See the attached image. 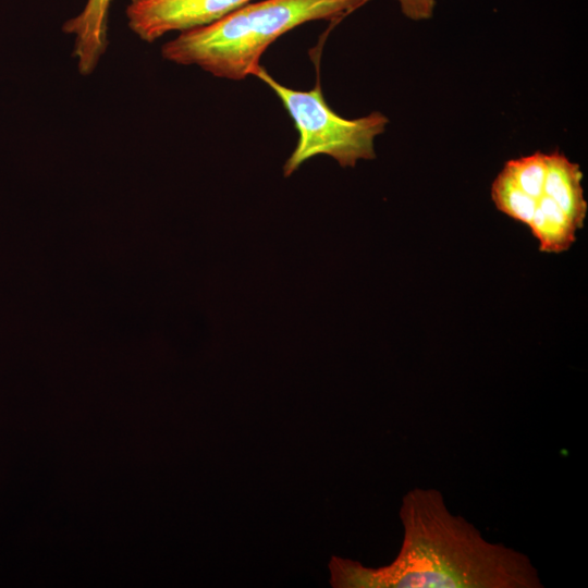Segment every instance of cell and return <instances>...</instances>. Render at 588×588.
I'll return each mask as SVG.
<instances>
[{
  "instance_id": "cell-1",
  "label": "cell",
  "mask_w": 588,
  "mask_h": 588,
  "mask_svg": "<svg viewBox=\"0 0 588 588\" xmlns=\"http://www.w3.org/2000/svg\"><path fill=\"white\" fill-rule=\"evenodd\" d=\"M403 542L395 560L372 568L333 556L335 588H542L539 572L523 552L485 539L453 514L433 488H414L402 499Z\"/></svg>"
},
{
  "instance_id": "cell-2",
  "label": "cell",
  "mask_w": 588,
  "mask_h": 588,
  "mask_svg": "<svg viewBox=\"0 0 588 588\" xmlns=\"http://www.w3.org/2000/svg\"><path fill=\"white\" fill-rule=\"evenodd\" d=\"M369 1H252L208 26L180 33L161 47V56L216 77L241 81L253 74L264 52L285 33L314 21L339 23Z\"/></svg>"
},
{
  "instance_id": "cell-3",
  "label": "cell",
  "mask_w": 588,
  "mask_h": 588,
  "mask_svg": "<svg viewBox=\"0 0 588 588\" xmlns=\"http://www.w3.org/2000/svg\"><path fill=\"white\" fill-rule=\"evenodd\" d=\"M580 167L560 151L507 161L492 183L498 210L527 225L539 250L560 254L576 241L587 213Z\"/></svg>"
},
{
  "instance_id": "cell-4",
  "label": "cell",
  "mask_w": 588,
  "mask_h": 588,
  "mask_svg": "<svg viewBox=\"0 0 588 588\" xmlns=\"http://www.w3.org/2000/svg\"><path fill=\"white\" fill-rule=\"evenodd\" d=\"M252 76L273 90L298 133L296 146L283 166L285 177L318 155L332 157L343 168L376 158L375 139L384 133L389 123L383 113L373 111L345 119L329 107L319 83L309 90L293 89L275 81L261 65Z\"/></svg>"
},
{
  "instance_id": "cell-5",
  "label": "cell",
  "mask_w": 588,
  "mask_h": 588,
  "mask_svg": "<svg viewBox=\"0 0 588 588\" xmlns=\"http://www.w3.org/2000/svg\"><path fill=\"white\" fill-rule=\"evenodd\" d=\"M253 0H130L128 28L143 41L154 42L171 32L208 26Z\"/></svg>"
},
{
  "instance_id": "cell-6",
  "label": "cell",
  "mask_w": 588,
  "mask_h": 588,
  "mask_svg": "<svg viewBox=\"0 0 588 588\" xmlns=\"http://www.w3.org/2000/svg\"><path fill=\"white\" fill-rule=\"evenodd\" d=\"M112 0H86L83 10L64 22L63 33L74 38L73 57L82 75L91 74L108 48Z\"/></svg>"
},
{
  "instance_id": "cell-7",
  "label": "cell",
  "mask_w": 588,
  "mask_h": 588,
  "mask_svg": "<svg viewBox=\"0 0 588 588\" xmlns=\"http://www.w3.org/2000/svg\"><path fill=\"white\" fill-rule=\"evenodd\" d=\"M402 13L413 21L429 20L434 10L436 0H396Z\"/></svg>"
}]
</instances>
